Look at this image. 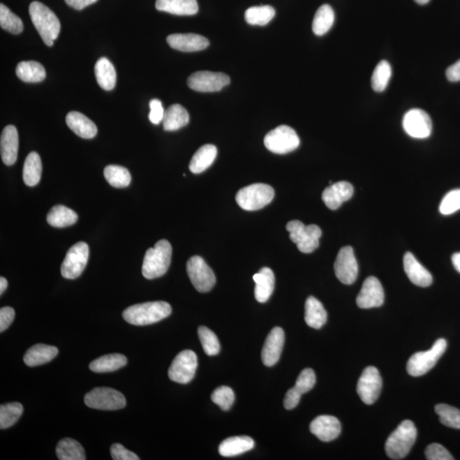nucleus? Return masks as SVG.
<instances>
[{
	"instance_id": "9",
	"label": "nucleus",
	"mask_w": 460,
	"mask_h": 460,
	"mask_svg": "<svg viewBox=\"0 0 460 460\" xmlns=\"http://www.w3.org/2000/svg\"><path fill=\"white\" fill-rule=\"evenodd\" d=\"M84 403L91 408L113 411L125 408L126 400L123 394L118 390L98 387L87 394L84 396Z\"/></svg>"
},
{
	"instance_id": "2",
	"label": "nucleus",
	"mask_w": 460,
	"mask_h": 460,
	"mask_svg": "<svg viewBox=\"0 0 460 460\" xmlns=\"http://www.w3.org/2000/svg\"><path fill=\"white\" fill-rule=\"evenodd\" d=\"M29 15L45 44L52 46L61 30L60 22L55 13L44 3L34 1L30 3Z\"/></svg>"
},
{
	"instance_id": "30",
	"label": "nucleus",
	"mask_w": 460,
	"mask_h": 460,
	"mask_svg": "<svg viewBox=\"0 0 460 460\" xmlns=\"http://www.w3.org/2000/svg\"><path fill=\"white\" fill-rule=\"evenodd\" d=\"M216 154H218V149L214 145L206 144L200 147L189 163V170L195 174L206 171L214 163Z\"/></svg>"
},
{
	"instance_id": "19",
	"label": "nucleus",
	"mask_w": 460,
	"mask_h": 460,
	"mask_svg": "<svg viewBox=\"0 0 460 460\" xmlns=\"http://www.w3.org/2000/svg\"><path fill=\"white\" fill-rule=\"evenodd\" d=\"M311 431L317 438L328 443L335 440L341 433V424L337 417L330 415H320L311 424Z\"/></svg>"
},
{
	"instance_id": "34",
	"label": "nucleus",
	"mask_w": 460,
	"mask_h": 460,
	"mask_svg": "<svg viewBox=\"0 0 460 460\" xmlns=\"http://www.w3.org/2000/svg\"><path fill=\"white\" fill-rule=\"evenodd\" d=\"M15 73L24 82L38 83L45 79V69L36 61H22L18 64Z\"/></svg>"
},
{
	"instance_id": "31",
	"label": "nucleus",
	"mask_w": 460,
	"mask_h": 460,
	"mask_svg": "<svg viewBox=\"0 0 460 460\" xmlns=\"http://www.w3.org/2000/svg\"><path fill=\"white\" fill-rule=\"evenodd\" d=\"M96 81L105 91H112L116 84V71L114 65L106 57L100 58L95 65Z\"/></svg>"
},
{
	"instance_id": "41",
	"label": "nucleus",
	"mask_w": 460,
	"mask_h": 460,
	"mask_svg": "<svg viewBox=\"0 0 460 460\" xmlns=\"http://www.w3.org/2000/svg\"><path fill=\"white\" fill-rule=\"evenodd\" d=\"M23 413L21 403H11L0 406V428L2 430L13 426L20 419Z\"/></svg>"
},
{
	"instance_id": "21",
	"label": "nucleus",
	"mask_w": 460,
	"mask_h": 460,
	"mask_svg": "<svg viewBox=\"0 0 460 460\" xmlns=\"http://www.w3.org/2000/svg\"><path fill=\"white\" fill-rule=\"evenodd\" d=\"M354 194V188L349 181H342L332 184L322 193V200L331 210H337L343 202L349 200Z\"/></svg>"
},
{
	"instance_id": "23",
	"label": "nucleus",
	"mask_w": 460,
	"mask_h": 460,
	"mask_svg": "<svg viewBox=\"0 0 460 460\" xmlns=\"http://www.w3.org/2000/svg\"><path fill=\"white\" fill-rule=\"evenodd\" d=\"M18 133L14 126H7L3 130L0 138V151L3 163L13 165L17 160L18 154Z\"/></svg>"
},
{
	"instance_id": "10",
	"label": "nucleus",
	"mask_w": 460,
	"mask_h": 460,
	"mask_svg": "<svg viewBox=\"0 0 460 460\" xmlns=\"http://www.w3.org/2000/svg\"><path fill=\"white\" fill-rule=\"evenodd\" d=\"M89 258V246L86 242H78L68 251L61 266V274L66 279L75 280L86 269Z\"/></svg>"
},
{
	"instance_id": "29",
	"label": "nucleus",
	"mask_w": 460,
	"mask_h": 460,
	"mask_svg": "<svg viewBox=\"0 0 460 460\" xmlns=\"http://www.w3.org/2000/svg\"><path fill=\"white\" fill-rule=\"evenodd\" d=\"M305 322L309 327L320 329L327 322L326 309L315 297H309L305 302Z\"/></svg>"
},
{
	"instance_id": "51",
	"label": "nucleus",
	"mask_w": 460,
	"mask_h": 460,
	"mask_svg": "<svg viewBox=\"0 0 460 460\" xmlns=\"http://www.w3.org/2000/svg\"><path fill=\"white\" fill-rule=\"evenodd\" d=\"M111 456L114 460H139L137 454L126 450L121 444L115 443L111 447Z\"/></svg>"
},
{
	"instance_id": "52",
	"label": "nucleus",
	"mask_w": 460,
	"mask_h": 460,
	"mask_svg": "<svg viewBox=\"0 0 460 460\" xmlns=\"http://www.w3.org/2000/svg\"><path fill=\"white\" fill-rule=\"evenodd\" d=\"M15 318V311L11 307H3L0 309V332L6 331Z\"/></svg>"
},
{
	"instance_id": "17",
	"label": "nucleus",
	"mask_w": 460,
	"mask_h": 460,
	"mask_svg": "<svg viewBox=\"0 0 460 460\" xmlns=\"http://www.w3.org/2000/svg\"><path fill=\"white\" fill-rule=\"evenodd\" d=\"M385 301V292L380 281L376 277L366 278L357 299L359 308L371 309L382 306Z\"/></svg>"
},
{
	"instance_id": "44",
	"label": "nucleus",
	"mask_w": 460,
	"mask_h": 460,
	"mask_svg": "<svg viewBox=\"0 0 460 460\" xmlns=\"http://www.w3.org/2000/svg\"><path fill=\"white\" fill-rule=\"evenodd\" d=\"M440 422L445 426L460 429V410L447 404H438L435 407Z\"/></svg>"
},
{
	"instance_id": "40",
	"label": "nucleus",
	"mask_w": 460,
	"mask_h": 460,
	"mask_svg": "<svg viewBox=\"0 0 460 460\" xmlns=\"http://www.w3.org/2000/svg\"><path fill=\"white\" fill-rule=\"evenodd\" d=\"M276 10L270 6H254L247 9L245 19L250 25L265 26L272 20Z\"/></svg>"
},
{
	"instance_id": "50",
	"label": "nucleus",
	"mask_w": 460,
	"mask_h": 460,
	"mask_svg": "<svg viewBox=\"0 0 460 460\" xmlns=\"http://www.w3.org/2000/svg\"><path fill=\"white\" fill-rule=\"evenodd\" d=\"M149 121L154 124V125H158L161 121H163L165 110L160 100L152 99L149 102Z\"/></svg>"
},
{
	"instance_id": "18",
	"label": "nucleus",
	"mask_w": 460,
	"mask_h": 460,
	"mask_svg": "<svg viewBox=\"0 0 460 460\" xmlns=\"http://www.w3.org/2000/svg\"><path fill=\"white\" fill-rule=\"evenodd\" d=\"M284 343V331L279 327H274L267 337L262 350V361L266 366L276 365L279 361Z\"/></svg>"
},
{
	"instance_id": "16",
	"label": "nucleus",
	"mask_w": 460,
	"mask_h": 460,
	"mask_svg": "<svg viewBox=\"0 0 460 460\" xmlns=\"http://www.w3.org/2000/svg\"><path fill=\"white\" fill-rule=\"evenodd\" d=\"M404 131L413 138L424 139L431 136L432 122L426 112L415 108L405 114L403 121Z\"/></svg>"
},
{
	"instance_id": "5",
	"label": "nucleus",
	"mask_w": 460,
	"mask_h": 460,
	"mask_svg": "<svg viewBox=\"0 0 460 460\" xmlns=\"http://www.w3.org/2000/svg\"><path fill=\"white\" fill-rule=\"evenodd\" d=\"M447 343L445 339L436 340L431 350L420 351L413 354L408 359L407 371L413 377L423 376L436 365L438 359L443 357L447 349Z\"/></svg>"
},
{
	"instance_id": "4",
	"label": "nucleus",
	"mask_w": 460,
	"mask_h": 460,
	"mask_svg": "<svg viewBox=\"0 0 460 460\" xmlns=\"http://www.w3.org/2000/svg\"><path fill=\"white\" fill-rule=\"evenodd\" d=\"M417 429L411 420H404L389 436L385 452L392 459H404L415 443Z\"/></svg>"
},
{
	"instance_id": "8",
	"label": "nucleus",
	"mask_w": 460,
	"mask_h": 460,
	"mask_svg": "<svg viewBox=\"0 0 460 460\" xmlns=\"http://www.w3.org/2000/svg\"><path fill=\"white\" fill-rule=\"evenodd\" d=\"M300 139L295 130L288 126H280L269 131L265 138V145L270 152L285 154L299 148Z\"/></svg>"
},
{
	"instance_id": "58",
	"label": "nucleus",
	"mask_w": 460,
	"mask_h": 460,
	"mask_svg": "<svg viewBox=\"0 0 460 460\" xmlns=\"http://www.w3.org/2000/svg\"><path fill=\"white\" fill-rule=\"evenodd\" d=\"M415 1L419 5H426L427 3L430 2V0H415Z\"/></svg>"
},
{
	"instance_id": "37",
	"label": "nucleus",
	"mask_w": 460,
	"mask_h": 460,
	"mask_svg": "<svg viewBox=\"0 0 460 460\" xmlns=\"http://www.w3.org/2000/svg\"><path fill=\"white\" fill-rule=\"evenodd\" d=\"M57 456L60 460H84L86 453L80 443L72 438H64L58 443Z\"/></svg>"
},
{
	"instance_id": "20",
	"label": "nucleus",
	"mask_w": 460,
	"mask_h": 460,
	"mask_svg": "<svg viewBox=\"0 0 460 460\" xmlns=\"http://www.w3.org/2000/svg\"><path fill=\"white\" fill-rule=\"evenodd\" d=\"M166 41L172 48L184 52L202 51L209 46V40L195 34H175L169 36Z\"/></svg>"
},
{
	"instance_id": "24",
	"label": "nucleus",
	"mask_w": 460,
	"mask_h": 460,
	"mask_svg": "<svg viewBox=\"0 0 460 460\" xmlns=\"http://www.w3.org/2000/svg\"><path fill=\"white\" fill-rule=\"evenodd\" d=\"M66 123L77 136L84 139H91L98 134V127L86 115L80 112H69L66 117Z\"/></svg>"
},
{
	"instance_id": "35",
	"label": "nucleus",
	"mask_w": 460,
	"mask_h": 460,
	"mask_svg": "<svg viewBox=\"0 0 460 460\" xmlns=\"http://www.w3.org/2000/svg\"><path fill=\"white\" fill-rule=\"evenodd\" d=\"M127 364V359L121 354H110L94 359L90 364L92 372L104 373L114 372Z\"/></svg>"
},
{
	"instance_id": "47",
	"label": "nucleus",
	"mask_w": 460,
	"mask_h": 460,
	"mask_svg": "<svg viewBox=\"0 0 460 460\" xmlns=\"http://www.w3.org/2000/svg\"><path fill=\"white\" fill-rule=\"evenodd\" d=\"M443 215H451L460 210V189H454L444 196L439 208Z\"/></svg>"
},
{
	"instance_id": "3",
	"label": "nucleus",
	"mask_w": 460,
	"mask_h": 460,
	"mask_svg": "<svg viewBox=\"0 0 460 460\" xmlns=\"http://www.w3.org/2000/svg\"><path fill=\"white\" fill-rule=\"evenodd\" d=\"M172 248L166 239L158 241L153 248L147 250L142 273L146 279L153 280L168 272L172 261Z\"/></svg>"
},
{
	"instance_id": "11",
	"label": "nucleus",
	"mask_w": 460,
	"mask_h": 460,
	"mask_svg": "<svg viewBox=\"0 0 460 460\" xmlns=\"http://www.w3.org/2000/svg\"><path fill=\"white\" fill-rule=\"evenodd\" d=\"M187 273L197 291L207 292L214 288L215 274L202 257L194 256L188 259Z\"/></svg>"
},
{
	"instance_id": "36",
	"label": "nucleus",
	"mask_w": 460,
	"mask_h": 460,
	"mask_svg": "<svg viewBox=\"0 0 460 460\" xmlns=\"http://www.w3.org/2000/svg\"><path fill=\"white\" fill-rule=\"evenodd\" d=\"M42 174L40 156L36 152H31L26 158L23 166V181L28 186L34 187L40 183Z\"/></svg>"
},
{
	"instance_id": "32",
	"label": "nucleus",
	"mask_w": 460,
	"mask_h": 460,
	"mask_svg": "<svg viewBox=\"0 0 460 460\" xmlns=\"http://www.w3.org/2000/svg\"><path fill=\"white\" fill-rule=\"evenodd\" d=\"M165 131H177L186 126L189 122L188 111L179 104H173L165 111L163 119Z\"/></svg>"
},
{
	"instance_id": "1",
	"label": "nucleus",
	"mask_w": 460,
	"mask_h": 460,
	"mask_svg": "<svg viewBox=\"0 0 460 460\" xmlns=\"http://www.w3.org/2000/svg\"><path fill=\"white\" fill-rule=\"evenodd\" d=\"M172 314V307L164 301L133 305L123 312V318L135 326H147L161 322Z\"/></svg>"
},
{
	"instance_id": "39",
	"label": "nucleus",
	"mask_w": 460,
	"mask_h": 460,
	"mask_svg": "<svg viewBox=\"0 0 460 460\" xmlns=\"http://www.w3.org/2000/svg\"><path fill=\"white\" fill-rule=\"evenodd\" d=\"M104 177L112 187L123 188L129 186L131 176L125 168L121 165H110L104 169Z\"/></svg>"
},
{
	"instance_id": "33",
	"label": "nucleus",
	"mask_w": 460,
	"mask_h": 460,
	"mask_svg": "<svg viewBox=\"0 0 460 460\" xmlns=\"http://www.w3.org/2000/svg\"><path fill=\"white\" fill-rule=\"evenodd\" d=\"M78 214L75 211L63 205H57L52 208L47 214V223L55 228H65L73 225L78 221Z\"/></svg>"
},
{
	"instance_id": "42",
	"label": "nucleus",
	"mask_w": 460,
	"mask_h": 460,
	"mask_svg": "<svg viewBox=\"0 0 460 460\" xmlns=\"http://www.w3.org/2000/svg\"><path fill=\"white\" fill-rule=\"evenodd\" d=\"M0 26L10 34H19L23 31L21 18L15 15L3 3L0 5Z\"/></svg>"
},
{
	"instance_id": "54",
	"label": "nucleus",
	"mask_w": 460,
	"mask_h": 460,
	"mask_svg": "<svg viewBox=\"0 0 460 460\" xmlns=\"http://www.w3.org/2000/svg\"><path fill=\"white\" fill-rule=\"evenodd\" d=\"M446 76L451 82L460 81V60L447 69Z\"/></svg>"
},
{
	"instance_id": "43",
	"label": "nucleus",
	"mask_w": 460,
	"mask_h": 460,
	"mask_svg": "<svg viewBox=\"0 0 460 460\" xmlns=\"http://www.w3.org/2000/svg\"><path fill=\"white\" fill-rule=\"evenodd\" d=\"M392 67L387 61H381L375 68L372 76V87L375 91H384L387 87L390 77H392Z\"/></svg>"
},
{
	"instance_id": "56",
	"label": "nucleus",
	"mask_w": 460,
	"mask_h": 460,
	"mask_svg": "<svg viewBox=\"0 0 460 460\" xmlns=\"http://www.w3.org/2000/svg\"><path fill=\"white\" fill-rule=\"evenodd\" d=\"M452 262L454 268L459 273H460V253H454L452 257Z\"/></svg>"
},
{
	"instance_id": "48",
	"label": "nucleus",
	"mask_w": 460,
	"mask_h": 460,
	"mask_svg": "<svg viewBox=\"0 0 460 460\" xmlns=\"http://www.w3.org/2000/svg\"><path fill=\"white\" fill-rule=\"evenodd\" d=\"M316 378L314 371L306 369L302 371L297 378L295 388L301 394L307 393L316 385Z\"/></svg>"
},
{
	"instance_id": "57",
	"label": "nucleus",
	"mask_w": 460,
	"mask_h": 460,
	"mask_svg": "<svg viewBox=\"0 0 460 460\" xmlns=\"http://www.w3.org/2000/svg\"><path fill=\"white\" fill-rule=\"evenodd\" d=\"M8 287V281L6 278H0V295H3Z\"/></svg>"
},
{
	"instance_id": "55",
	"label": "nucleus",
	"mask_w": 460,
	"mask_h": 460,
	"mask_svg": "<svg viewBox=\"0 0 460 460\" xmlns=\"http://www.w3.org/2000/svg\"><path fill=\"white\" fill-rule=\"evenodd\" d=\"M96 1H98V0H65V2L67 3L68 6L77 10H83L84 8L91 6Z\"/></svg>"
},
{
	"instance_id": "13",
	"label": "nucleus",
	"mask_w": 460,
	"mask_h": 460,
	"mask_svg": "<svg viewBox=\"0 0 460 460\" xmlns=\"http://www.w3.org/2000/svg\"><path fill=\"white\" fill-rule=\"evenodd\" d=\"M187 83L189 88L196 91L215 92L228 86L230 78L223 73L199 71L189 76Z\"/></svg>"
},
{
	"instance_id": "22",
	"label": "nucleus",
	"mask_w": 460,
	"mask_h": 460,
	"mask_svg": "<svg viewBox=\"0 0 460 460\" xmlns=\"http://www.w3.org/2000/svg\"><path fill=\"white\" fill-rule=\"evenodd\" d=\"M403 266L406 274L413 284L422 288L430 287L432 284L431 274L417 260L411 253L404 255Z\"/></svg>"
},
{
	"instance_id": "45",
	"label": "nucleus",
	"mask_w": 460,
	"mask_h": 460,
	"mask_svg": "<svg viewBox=\"0 0 460 460\" xmlns=\"http://www.w3.org/2000/svg\"><path fill=\"white\" fill-rule=\"evenodd\" d=\"M198 335L205 353L207 355H216L219 353L220 343L214 332L206 327H200Z\"/></svg>"
},
{
	"instance_id": "46",
	"label": "nucleus",
	"mask_w": 460,
	"mask_h": 460,
	"mask_svg": "<svg viewBox=\"0 0 460 460\" xmlns=\"http://www.w3.org/2000/svg\"><path fill=\"white\" fill-rule=\"evenodd\" d=\"M212 401L218 405L224 411L229 410L235 401V393L233 389L228 386H221L216 389L212 394Z\"/></svg>"
},
{
	"instance_id": "27",
	"label": "nucleus",
	"mask_w": 460,
	"mask_h": 460,
	"mask_svg": "<svg viewBox=\"0 0 460 460\" xmlns=\"http://www.w3.org/2000/svg\"><path fill=\"white\" fill-rule=\"evenodd\" d=\"M254 445V440L249 436H233L224 440L218 451L223 457H234L252 450Z\"/></svg>"
},
{
	"instance_id": "15",
	"label": "nucleus",
	"mask_w": 460,
	"mask_h": 460,
	"mask_svg": "<svg viewBox=\"0 0 460 460\" xmlns=\"http://www.w3.org/2000/svg\"><path fill=\"white\" fill-rule=\"evenodd\" d=\"M334 272L338 279L346 285L353 284L358 276V264L351 246L340 249L334 264Z\"/></svg>"
},
{
	"instance_id": "49",
	"label": "nucleus",
	"mask_w": 460,
	"mask_h": 460,
	"mask_svg": "<svg viewBox=\"0 0 460 460\" xmlns=\"http://www.w3.org/2000/svg\"><path fill=\"white\" fill-rule=\"evenodd\" d=\"M425 457L429 460H453L454 458L445 447L438 443L429 445L424 452Z\"/></svg>"
},
{
	"instance_id": "53",
	"label": "nucleus",
	"mask_w": 460,
	"mask_h": 460,
	"mask_svg": "<svg viewBox=\"0 0 460 460\" xmlns=\"http://www.w3.org/2000/svg\"><path fill=\"white\" fill-rule=\"evenodd\" d=\"M301 396H302V394L297 392L295 387L290 389L287 394H285L284 399V407L285 409L291 410L295 408L299 403Z\"/></svg>"
},
{
	"instance_id": "7",
	"label": "nucleus",
	"mask_w": 460,
	"mask_h": 460,
	"mask_svg": "<svg viewBox=\"0 0 460 460\" xmlns=\"http://www.w3.org/2000/svg\"><path fill=\"white\" fill-rule=\"evenodd\" d=\"M287 230L290 233V239L295 243L301 253H311L318 248L322 230L316 224L304 225L302 222L295 220L287 224Z\"/></svg>"
},
{
	"instance_id": "14",
	"label": "nucleus",
	"mask_w": 460,
	"mask_h": 460,
	"mask_svg": "<svg viewBox=\"0 0 460 460\" xmlns=\"http://www.w3.org/2000/svg\"><path fill=\"white\" fill-rule=\"evenodd\" d=\"M382 389V378L374 366H367L363 371L357 384V393L361 400L367 405H372L380 397Z\"/></svg>"
},
{
	"instance_id": "26",
	"label": "nucleus",
	"mask_w": 460,
	"mask_h": 460,
	"mask_svg": "<svg viewBox=\"0 0 460 460\" xmlns=\"http://www.w3.org/2000/svg\"><path fill=\"white\" fill-rule=\"evenodd\" d=\"M158 10L177 15H193L199 10L196 0H156Z\"/></svg>"
},
{
	"instance_id": "6",
	"label": "nucleus",
	"mask_w": 460,
	"mask_h": 460,
	"mask_svg": "<svg viewBox=\"0 0 460 460\" xmlns=\"http://www.w3.org/2000/svg\"><path fill=\"white\" fill-rule=\"evenodd\" d=\"M274 191L265 184H254L239 189L235 200L246 211H257L272 202Z\"/></svg>"
},
{
	"instance_id": "12",
	"label": "nucleus",
	"mask_w": 460,
	"mask_h": 460,
	"mask_svg": "<svg viewBox=\"0 0 460 460\" xmlns=\"http://www.w3.org/2000/svg\"><path fill=\"white\" fill-rule=\"evenodd\" d=\"M198 362L194 351H181L173 359L168 371L170 380L179 384H188L194 378Z\"/></svg>"
},
{
	"instance_id": "28",
	"label": "nucleus",
	"mask_w": 460,
	"mask_h": 460,
	"mask_svg": "<svg viewBox=\"0 0 460 460\" xmlns=\"http://www.w3.org/2000/svg\"><path fill=\"white\" fill-rule=\"evenodd\" d=\"M59 353L57 348L47 345H36L27 351L23 361L29 366H37L52 362Z\"/></svg>"
},
{
	"instance_id": "25",
	"label": "nucleus",
	"mask_w": 460,
	"mask_h": 460,
	"mask_svg": "<svg viewBox=\"0 0 460 460\" xmlns=\"http://www.w3.org/2000/svg\"><path fill=\"white\" fill-rule=\"evenodd\" d=\"M253 280L256 283L255 287V297L258 302L265 303L272 297L274 289V274L269 268H262L253 276Z\"/></svg>"
},
{
	"instance_id": "38",
	"label": "nucleus",
	"mask_w": 460,
	"mask_h": 460,
	"mask_svg": "<svg viewBox=\"0 0 460 460\" xmlns=\"http://www.w3.org/2000/svg\"><path fill=\"white\" fill-rule=\"evenodd\" d=\"M335 19L334 11L328 5H323L317 10L313 20V32L317 36H322L330 30L334 25Z\"/></svg>"
}]
</instances>
